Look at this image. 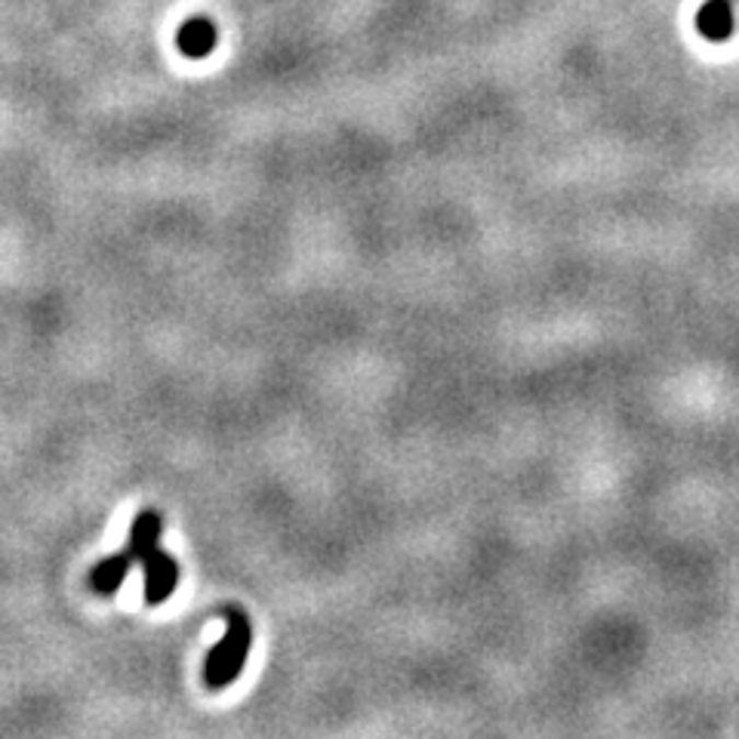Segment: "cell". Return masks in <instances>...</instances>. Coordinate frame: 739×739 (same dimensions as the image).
<instances>
[{
	"label": "cell",
	"instance_id": "6da1fadb",
	"mask_svg": "<svg viewBox=\"0 0 739 739\" xmlns=\"http://www.w3.org/2000/svg\"><path fill=\"white\" fill-rule=\"evenodd\" d=\"M130 552L146 574V601L164 604L180 586V561L161 549V515L154 509L136 515L130 530Z\"/></svg>",
	"mask_w": 739,
	"mask_h": 739
},
{
	"label": "cell",
	"instance_id": "7a4b0ae2",
	"mask_svg": "<svg viewBox=\"0 0 739 739\" xmlns=\"http://www.w3.org/2000/svg\"><path fill=\"white\" fill-rule=\"evenodd\" d=\"M222 616H226V635L207 654V666H204V681H207V688L213 690L229 688L231 681L241 674L246 654H250V644H253V625L246 620L244 610L226 608Z\"/></svg>",
	"mask_w": 739,
	"mask_h": 739
},
{
	"label": "cell",
	"instance_id": "3957f363",
	"mask_svg": "<svg viewBox=\"0 0 739 739\" xmlns=\"http://www.w3.org/2000/svg\"><path fill=\"white\" fill-rule=\"evenodd\" d=\"M219 32H216L213 19L210 16H192L182 22L180 34H176V44H180L182 56L188 59H204L216 49Z\"/></svg>",
	"mask_w": 739,
	"mask_h": 739
},
{
	"label": "cell",
	"instance_id": "277c9868",
	"mask_svg": "<svg viewBox=\"0 0 739 739\" xmlns=\"http://www.w3.org/2000/svg\"><path fill=\"white\" fill-rule=\"evenodd\" d=\"M734 3L730 0H706L696 13V32L712 44H721L734 34Z\"/></svg>",
	"mask_w": 739,
	"mask_h": 739
},
{
	"label": "cell",
	"instance_id": "5b68a950",
	"mask_svg": "<svg viewBox=\"0 0 739 739\" xmlns=\"http://www.w3.org/2000/svg\"><path fill=\"white\" fill-rule=\"evenodd\" d=\"M132 564H136V558H132L130 549H127V552H117L112 558H102L96 567L90 570V586H93V591L102 594V598H112V594L120 589L124 576L130 574Z\"/></svg>",
	"mask_w": 739,
	"mask_h": 739
}]
</instances>
